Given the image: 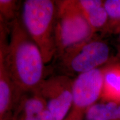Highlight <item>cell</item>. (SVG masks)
<instances>
[{
  "mask_svg": "<svg viewBox=\"0 0 120 120\" xmlns=\"http://www.w3.org/2000/svg\"><path fill=\"white\" fill-rule=\"evenodd\" d=\"M0 58L19 93L36 91L45 79L42 55L20 14L8 25L0 20Z\"/></svg>",
  "mask_w": 120,
  "mask_h": 120,
  "instance_id": "cell-1",
  "label": "cell"
},
{
  "mask_svg": "<svg viewBox=\"0 0 120 120\" xmlns=\"http://www.w3.org/2000/svg\"><path fill=\"white\" fill-rule=\"evenodd\" d=\"M56 1L52 0H26L22 6V22L40 49L45 64L50 62L56 53Z\"/></svg>",
  "mask_w": 120,
  "mask_h": 120,
  "instance_id": "cell-2",
  "label": "cell"
},
{
  "mask_svg": "<svg viewBox=\"0 0 120 120\" xmlns=\"http://www.w3.org/2000/svg\"><path fill=\"white\" fill-rule=\"evenodd\" d=\"M56 4L55 58H58L70 49L92 38L95 33L79 7L77 0L56 1Z\"/></svg>",
  "mask_w": 120,
  "mask_h": 120,
  "instance_id": "cell-3",
  "label": "cell"
},
{
  "mask_svg": "<svg viewBox=\"0 0 120 120\" xmlns=\"http://www.w3.org/2000/svg\"><path fill=\"white\" fill-rule=\"evenodd\" d=\"M110 57L109 46L104 41L92 38L75 46L57 58L64 73L79 75L106 64Z\"/></svg>",
  "mask_w": 120,
  "mask_h": 120,
  "instance_id": "cell-4",
  "label": "cell"
},
{
  "mask_svg": "<svg viewBox=\"0 0 120 120\" xmlns=\"http://www.w3.org/2000/svg\"><path fill=\"white\" fill-rule=\"evenodd\" d=\"M73 80L70 76L59 74L45 79L37 91L46 101L47 109L54 120H64L73 104Z\"/></svg>",
  "mask_w": 120,
  "mask_h": 120,
  "instance_id": "cell-5",
  "label": "cell"
},
{
  "mask_svg": "<svg viewBox=\"0 0 120 120\" xmlns=\"http://www.w3.org/2000/svg\"><path fill=\"white\" fill-rule=\"evenodd\" d=\"M103 68H98L79 75L73 80V104L68 116L83 117L88 108L101 98Z\"/></svg>",
  "mask_w": 120,
  "mask_h": 120,
  "instance_id": "cell-6",
  "label": "cell"
},
{
  "mask_svg": "<svg viewBox=\"0 0 120 120\" xmlns=\"http://www.w3.org/2000/svg\"><path fill=\"white\" fill-rule=\"evenodd\" d=\"M19 94L0 58V120H12Z\"/></svg>",
  "mask_w": 120,
  "mask_h": 120,
  "instance_id": "cell-7",
  "label": "cell"
},
{
  "mask_svg": "<svg viewBox=\"0 0 120 120\" xmlns=\"http://www.w3.org/2000/svg\"><path fill=\"white\" fill-rule=\"evenodd\" d=\"M77 2L94 33L107 29L109 17L104 7V1L77 0Z\"/></svg>",
  "mask_w": 120,
  "mask_h": 120,
  "instance_id": "cell-8",
  "label": "cell"
},
{
  "mask_svg": "<svg viewBox=\"0 0 120 120\" xmlns=\"http://www.w3.org/2000/svg\"><path fill=\"white\" fill-rule=\"evenodd\" d=\"M102 102L120 104V64L113 63L103 68Z\"/></svg>",
  "mask_w": 120,
  "mask_h": 120,
  "instance_id": "cell-9",
  "label": "cell"
},
{
  "mask_svg": "<svg viewBox=\"0 0 120 120\" xmlns=\"http://www.w3.org/2000/svg\"><path fill=\"white\" fill-rule=\"evenodd\" d=\"M85 120H120V104L112 102L96 103L87 109Z\"/></svg>",
  "mask_w": 120,
  "mask_h": 120,
  "instance_id": "cell-10",
  "label": "cell"
},
{
  "mask_svg": "<svg viewBox=\"0 0 120 120\" xmlns=\"http://www.w3.org/2000/svg\"><path fill=\"white\" fill-rule=\"evenodd\" d=\"M19 1L0 0V19L9 24L20 14Z\"/></svg>",
  "mask_w": 120,
  "mask_h": 120,
  "instance_id": "cell-11",
  "label": "cell"
},
{
  "mask_svg": "<svg viewBox=\"0 0 120 120\" xmlns=\"http://www.w3.org/2000/svg\"><path fill=\"white\" fill-rule=\"evenodd\" d=\"M104 7L109 17V29L120 30V0L104 1Z\"/></svg>",
  "mask_w": 120,
  "mask_h": 120,
  "instance_id": "cell-12",
  "label": "cell"
},
{
  "mask_svg": "<svg viewBox=\"0 0 120 120\" xmlns=\"http://www.w3.org/2000/svg\"><path fill=\"white\" fill-rule=\"evenodd\" d=\"M37 118L38 120H54L51 113L47 108L40 114Z\"/></svg>",
  "mask_w": 120,
  "mask_h": 120,
  "instance_id": "cell-13",
  "label": "cell"
},
{
  "mask_svg": "<svg viewBox=\"0 0 120 120\" xmlns=\"http://www.w3.org/2000/svg\"><path fill=\"white\" fill-rule=\"evenodd\" d=\"M64 120H85L83 119V118H73L67 116L66 118H65Z\"/></svg>",
  "mask_w": 120,
  "mask_h": 120,
  "instance_id": "cell-14",
  "label": "cell"
},
{
  "mask_svg": "<svg viewBox=\"0 0 120 120\" xmlns=\"http://www.w3.org/2000/svg\"></svg>",
  "mask_w": 120,
  "mask_h": 120,
  "instance_id": "cell-15",
  "label": "cell"
}]
</instances>
